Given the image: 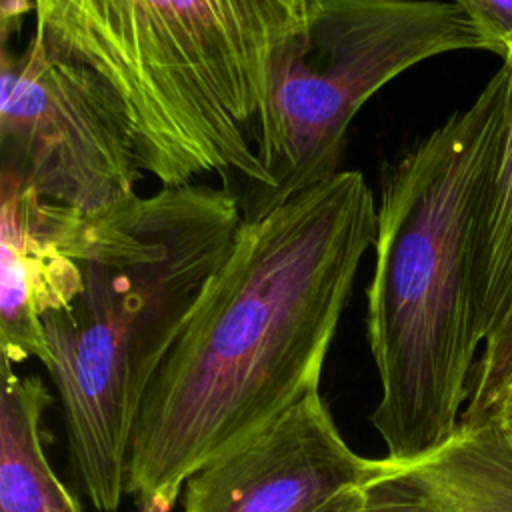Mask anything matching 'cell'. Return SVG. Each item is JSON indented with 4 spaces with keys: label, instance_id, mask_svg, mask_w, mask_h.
<instances>
[{
    "label": "cell",
    "instance_id": "7c38bea8",
    "mask_svg": "<svg viewBox=\"0 0 512 512\" xmlns=\"http://www.w3.org/2000/svg\"><path fill=\"white\" fill-rule=\"evenodd\" d=\"M512 380V306L486 338L474 364L470 394L460 424H482L496 418Z\"/></svg>",
    "mask_w": 512,
    "mask_h": 512
},
{
    "label": "cell",
    "instance_id": "5b68a950",
    "mask_svg": "<svg viewBox=\"0 0 512 512\" xmlns=\"http://www.w3.org/2000/svg\"><path fill=\"white\" fill-rule=\"evenodd\" d=\"M458 50L492 44L454 0H308L258 120L270 188L244 218L340 172L358 110L412 66Z\"/></svg>",
    "mask_w": 512,
    "mask_h": 512
},
{
    "label": "cell",
    "instance_id": "8992f818",
    "mask_svg": "<svg viewBox=\"0 0 512 512\" xmlns=\"http://www.w3.org/2000/svg\"><path fill=\"white\" fill-rule=\"evenodd\" d=\"M0 62V172L84 214L136 196L146 172L134 134L96 78L34 34L20 50L2 40Z\"/></svg>",
    "mask_w": 512,
    "mask_h": 512
},
{
    "label": "cell",
    "instance_id": "9a60e30c",
    "mask_svg": "<svg viewBox=\"0 0 512 512\" xmlns=\"http://www.w3.org/2000/svg\"><path fill=\"white\" fill-rule=\"evenodd\" d=\"M496 418L512 428V380H510V384L506 388V394H504V400L500 404V410H498Z\"/></svg>",
    "mask_w": 512,
    "mask_h": 512
},
{
    "label": "cell",
    "instance_id": "277c9868",
    "mask_svg": "<svg viewBox=\"0 0 512 512\" xmlns=\"http://www.w3.org/2000/svg\"><path fill=\"white\" fill-rule=\"evenodd\" d=\"M308 0H32L34 36L116 100L160 186L236 176L270 188L258 120Z\"/></svg>",
    "mask_w": 512,
    "mask_h": 512
},
{
    "label": "cell",
    "instance_id": "52a82bcc",
    "mask_svg": "<svg viewBox=\"0 0 512 512\" xmlns=\"http://www.w3.org/2000/svg\"><path fill=\"white\" fill-rule=\"evenodd\" d=\"M388 466L342 438L320 386L184 484V512H326Z\"/></svg>",
    "mask_w": 512,
    "mask_h": 512
},
{
    "label": "cell",
    "instance_id": "3957f363",
    "mask_svg": "<svg viewBox=\"0 0 512 512\" xmlns=\"http://www.w3.org/2000/svg\"><path fill=\"white\" fill-rule=\"evenodd\" d=\"M242 222L238 196L206 182L160 186L88 216L82 288L42 318V364L98 512H116L126 496L142 398Z\"/></svg>",
    "mask_w": 512,
    "mask_h": 512
},
{
    "label": "cell",
    "instance_id": "5bb4252c",
    "mask_svg": "<svg viewBox=\"0 0 512 512\" xmlns=\"http://www.w3.org/2000/svg\"><path fill=\"white\" fill-rule=\"evenodd\" d=\"M358 504H360V490H354V492L346 494L344 498H340L326 512H358Z\"/></svg>",
    "mask_w": 512,
    "mask_h": 512
},
{
    "label": "cell",
    "instance_id": "6da1fadb",
    "mask_svg": "<svg viewBox=\"0 0 512 512\" xmlns=\"http://www.w3.org/2000/svg\"><path fill=\"white\" fill-rule=\"evenodd\" d=\"M374 238L376 198L358 170L244 218L142 398L126 470L134 512H172L194 472L320 386Z\"/></svg>",
    "mask_w": 512,
    "mask_h": 512
},
{
    "label": "cell",
    "instance_id": "4fadbf2b",
    "mask_svg": "<svg viewBox=\"0 0 512 512\" xmlns=\"http://www.w3.org/2000/svg\"><path fill=\"white\" fill-rule=\"evenodd\" d=\"M458 2L492 44L502 60L512 50V0H454Z\"/></svg>",
    "mask_w": 512,
    "mask_h": 512
},
{
    "label": "cell",
    "instance_id": "30bf717a",
    "mask_svg": "<svg viewBox=\"0 0 512 512\" xmlns=\"http://www.w3.org/2000/svg\"><path fill=\"white\" fill-rule=\"evenodd\" d=\"M0 376V512H82L44 450L46 386L38 376H18L6 358Z\"/></svg>",
    "mask_w": 512,
    "mask_h": 512
},
{
    "label": "cell",
    "instance_id": "7a4b0ae2",
    "mask_svg": "<svg viewBox=\"0 0 512 512\" xmlns=\"http://www.w3.org/2000/svg\"><path fill=\"white\" fill-rule=\"evenodd\" d=\"M508 64L386 168L376 200L368 342L380 380L370 416L388 458L446 442L484 346L478 246L508 108Z\"/></svg>",
    "mask_w": 512,
    "mask_h": 512
},
{
    "label": "cell",
    "instance_id": "ba28073f",
    "mask_svg": "<svg viewBox=\"0 0 512 512\" xmlns=\"http://www.w3.org/2000/svg\"><path fill=\"white\" fill-rule=\"evenodd\" d=\"M0 350L14 366L42 362V318L82 288L88 216L42 200L0 172Z\"/></svg>",
    "mask_w": 512,
    "mask_h": 512
},
{
    "label": "cell",
    "instance_id": "8fae6325",
    "mask_svg": "<svg viewBox=\"0 0 512 512\" xmlns=\"http://www.w3.org/2000/svg\"><path fill=\"white\" fill-rule=\"evenodd\" d=\"M504 62L510 70L508 108L484 204L476 274L478 320L484 342L512 306V50Z\"/></svg>",
    "mask_w": 512,
    "mask_h": 512
},
{
    "label": "cell",
    "instance_id": "2e32d148",
    "mask_svg": "<svg viewBox=\"0 0 512 512\" xmlns=\"http://www.w3.org/2000/svg\"><path fill=\"white\" fill-rule=\"evenodd\" d=\"M508 428H510V426H508ZM510 430H512V428H510Z\"/></svg>",
    "mask_w": 512,
    "mask_h": 512
},
{
    "label": "cell",
    "instance_id": "9c48e42d",
    "mask_svg": "<svg viewBox=\"0 0 512 512\" xmlns=\"http://www.w3.org/2000/svg\"><path fill=\"white\" fill-rule=\"evenodd\" d=\"M358 512H512V430L498 418L458 424L422 458H388Z\"/></svg>",
    "mask_w": 512,
    "mask_h": 512
}]
</instances>
